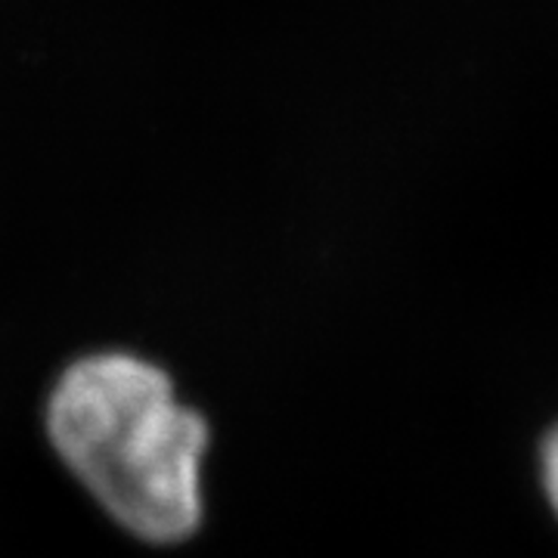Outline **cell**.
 I'll return each mask as SVG.
<instances>
[{
    "mask_svg": "<svg viewBox=\"0 0 558 558\" xmlns=\"http://www.w3.org/2000/svg\"><path fill=\"white\" fill-rule=\"evenodd\" d=\"M543 481H546L549 502L556 506L558 512V425L556 432L546 438V444H543Z\"/></svg>",
    "mask_w": 558,
    "mask_h": 558,
    "instance_id": "cell-2",
    "label": "cell"
},
{
    "mask_svg": "<svg viewBox=\"0 0 558 558\" xmlns=\"http://www.w3.org/2000/svg\"><path fill=\"white\" fill-rule=\"evenodd\" d=\"M47 428L62 462L131 534L178 543L199 527L208 425L156 363L124 351L81 357L50 395Z\"/></svg>",
    "mask_w": 558,
    "mask_h": 558,
    "instance_id": "cell-1",
    "label": "cell"
}]
</instances>
